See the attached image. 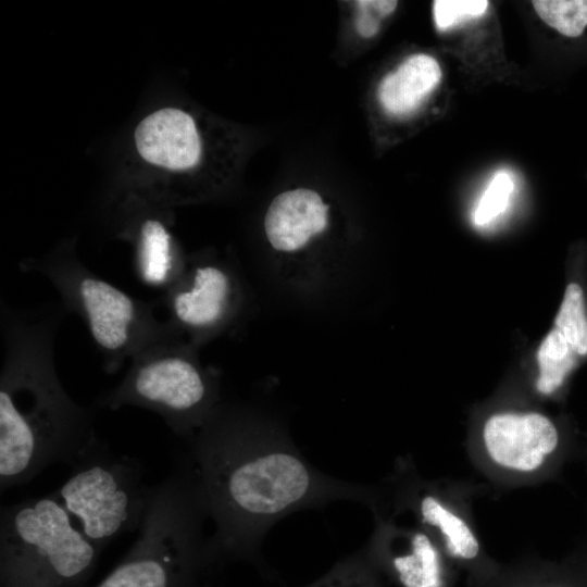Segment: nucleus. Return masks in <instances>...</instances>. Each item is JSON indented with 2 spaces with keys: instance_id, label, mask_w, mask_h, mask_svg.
I'll list each match as a JSON object with an SVG mask.
<instances>
[{
  "instance_id": "nucleus-1",
  "label": "nucleus",
  "mask_w": 587,
  "mask_h": 587,
  "mask_svg": "<svg viewBox=\"0 0 587 587\" xmlns=\"http://www.w3.org/2000/svg\"><path fill=\"white\" fill-rule=\"evenodd\" d=\"M188 441L187 460L215 526L214 557L249 551L297 510L361 496L355 485L323 475L282 433L241 410L220 405Z\"/></svg>"
},
{
  "instance_id": "nucleus-2",
  "label": "nucleus",
  "mask_w": 587,
  "mask_h": 587,
  "mask_svg": "<svg viewBox=\"0 0 587 587\" xmlns=\"http://www.w3.org/2000/svg\"><path fill=\"white\" fill-rule=\"evenodd\" d=\"M55 315L2 311L0 490L53 464L72 467L99 439L95 414L64 389L54 364Z\"/></svg>"
},
{
  "instance_id": "nucleus-3",
  "label": "nucleus",
  "mask_w": 587,
  "mask_h": 587,
  "mask_svg": "<svg viewBox=\"0 0 587 587\" xmlns=\"http://www.w3.org/2000/svg\"><path fill=\"white\" fill-rule=\"evenodd\" d=\"M208 517L193 471L185 461L151 486L136 541L95 587H196L200 567L214 558L204 536Z\"/></svg>"
},
{
  "instance_id": "nucleus-4",
  "label": "nucleus",
  "mask_w": 587,
  "mask_h": 587,
  "mask_svg": "<svg viewBox=\"0 0 587 587\" xmlns=\"http://www.w3.org/2000/svg\"><path fill=\"white\" fill-rule=\"evenodd\" d=\"M20 266L46 277L64 307L79 316L108 374L120 371L150 345L177 334L158 317L154 303L133 297L90 271L79 260L73 240L40 258H27Z\"/></svg>"
},
{
  "instance_id": "nucleus-5",
  "label": "nucleus",
  "mask_w": 587,
  "mask_h": 587,
  "mask_svg": "<svg viewBox=\"0 0 587 587\" xmlns=\"http://www.w3.org/2000/svg\"><path fill=\"white\" fill-rule=\"evenodd\" d=\"M209 133L191 111L163 105L136 124L129 171L118 197H134L167 208L213 197L223 186L210 171Z\"/></svg>"
},
{
  "instance_id": "nucleus-6",
  "label": "nucleus",
  "mask_w": 587,
  "mask_h": 587,
  "mask_svg": "<svg viewBox=\"0 0 587 587\" xmlns=\"http://www.w3.org/2000/svg\"><path fill=\"white\" fill-rule=\"evenodd\" d=\"M101 552L53 492L1 507L0 587H88Z\"/></svg>"
},
{
  "instance_id": "nucleus-7",
  "label": "nucleus",
  "mask_w": 587,
  "mask_h": 587,
  "mask_svg": "<svg viewBox=\"0 0 587 587\" xmlns=\"http://www.w3.org/2000/svg\"><path fill=\"white\" fill-rule=\"evenodd\" d=\"M122 380L99 399L109 410L136 407L159 415L177 436L190 438L218 409L216 373L204 367L198 348L174 334L141 350Z\"/></svg>"
},
{
  "instance_id": "nucleus-8",
  "label": "nucleus",
  "mask_w": 587,
  "mask_h": 587,
  "mask_svg": "<svg viewBox=\"0 0 587 587\" xmlns=\"http://www.w3.org/2000/svg\"><path fill=\"white\" fill-rule=\"evenodd\" d=\"M53 494L79 530L101 551L118 536L139 529L150 497L141 463L97 440L70 467Z\"/></svg>"
},
{
  "instance_id": "nucleus-9",
  "label": "nucleus",
  "mask_w": 587,
  "mask_h": 587,
  "mask_svg": "<svg viewBox=\"0 0 587 587\" xmlns=\"http://www.w3.org/2000/svg\"><path fill=\"white\" fill-rule=\"evenodd\" d=\"M243 301L236 270L209 252L189 255L183 275L162 297L166 321L198 349L235 323Z\"/></svg>"
},
{
  "instance_id": "nucleus-10",
  "label": "nucleus",
  "mask_w": 587,
  "mask_h": 587,
  "mask_svg": "<svg viewBox=\"0 0 587 587\" xmlns=\"http://www.w3.org/2000/svg\"><path fill=\"white\" fill-rule=\"evenodd\" d=\"M330 227V204L316 190L304 187L275 196L263 221L266 241L280 271L302 283L334 268L322 248Z\"/></svg>"
},
{
  "instance_id": "nucleus-11",
  "label": "nucleus",
  "mask_w": 587,
  "mask_h": 587,
  "mask_svg": "<svg viewBox=\"0 0 587 587\" xmlns=\"http://www.w3.org/2000/svg\"><path fill=\"white\" fill-rule=\"evenodd\" d=\"M120 237L133 250L137 277L165 292L183 275L188 254L174 234L173 209L134 197H120Z\"/></svg>"
},
{
  "instance_id": "nucleus-12",
  "label": "nucleus",
  "mask_w": 587,
  "mask_h": 587,
  "mask_svg": "<svg viewBox=\"0 0 587 587\" xmlns=\"http://www.w3.org/2000/svg\"><path fill=\"white\" fill-rule=\"evenodd\" d=\"M483 436L497 464L522 472L538 469L558 445L553 423L536 412L495 414L486 421Z\"/></svg>"
},
{
  "instance_id": "nucleus-13",
  "label": "nucleus",
  "mask_w": 587,
  "mask_h": 587,
  "mask_svg": "<svg viewBox=\"0 0 587 587\" xmlns=\"http://www.w3.org/2000/svg\"><path fill=\"white\" fill-rule=\"evenodd\" d=\"M441 76V68L434 57L412 54L382 79L378 101L388 115H410L434 91Z\"/></svg>"
},
{
  "instance_id": "nucleus-14",
  "label": "nucleus",
  "mask_w": 587,
  "mask_h": 587,
  "mask_svg": "<svg viewBox=\"0 0 587 587\" xmlns=\"http://www.w3.org/2000/svg\"><path fill=\"white\" fill-rule=\"evenodd\" d=\"M409 551L396 555L392 565L404 587H442L437 550L423 533L410 537Z\"/></svg>"
},
{
  "instance_id": "nucleus-15",
  "label": "nucleus",
  "mask_w": 587,
  "mask_h": 587,
  "mask_svg": "<svg viewBox=\"0 0 587 587\" xmlns=\"http://www.w3.org/2000/svg\"><path fill=\"white\" fill-rule=\"evenodd\" d=\"M422 521L438 527L446 537L450 554L462 559H473L478 553V541L462 519L447 510L433 496H425L420 502Z\"/></svg>"
},
{
  "instance_id": "nucleus-16",
  "label": "nucleus",
  "mask_w": 587,
  "mask_h": 587,
  "mask_svg": "<svg viewBox=\"0 0 587 587\" xmlns=\"http://www.w3.org/2000/svg\"><path fill=\"white\" fill-rule=\"evenodd\" d=\"M576 353L555 327L542 339L537 351V389L549 395L559 388L576 364Z\"/></svg>"
},
{
  "instance_id": "nucleus-17",
  "label": "nucleus",
  "mask_w": 587,
  "mask_h": 587,
  "mask_svg": "<svg viewBox=\"0 0 587 587\" xmlns=\"http://www.w3.org/2000/svg\"><path fill=\"white\" fill-rule=\"evenodd\" d=\"M555 328L577 355L587 354V314L582 287L570 283L554 320Z\"/></svg>"
},
{
  "instance_id": "nucleus-18",
  "label": "nucleus",
  "mask_w": 587,
  "mask_h": 587,
  "mask_svg": "<svg viewBox=\"0 0 587 587\" xmlns=\"http://www.w3.org/2000/svg\"><path fill=\"white\" fill-rule=\"evenodd\" d=\"M513 187V180L508 173H497L477 203L474 222L485 225L500 215L508 205Z\"/></svg>"
},
{
  "instance_id": "nucleus-19",
  "label": "nucleus",
  "mask_w": 587,
  "mask_h": 587,
  "mask_svg": "<svg viewBox=\"0 0 587 587\" xmlns=\"http://www.w3.org/2000/svg\"><path fill=\"white\" fill-rule=\"evenodd\" d=\"M489 5L486 0H436L433 3L435 24L446 30L464 21L485 14Z\"/></svg>"
},
{
  "instance_id": "nucleus-20",
  "label": "nucleus",
  "mask_w": 587,
  "mask_h": 587,
  "mask_svg": "<svg viewBox=\"0 0 587 587\" xmlns=\"http://www.w3.org/2000/svg\"><path fill=\"white\" fill-rule=\"evenodd\" d=\"M355 3L358 8L355 29L364 38L375 36L379 30L380 20L390 15L398 4L391 0H363Z\"/></svg>"
}]
</instances>
